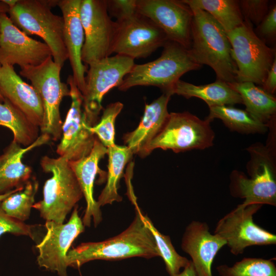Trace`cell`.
Here are the masks:
<instances>
[{
	"mask_svg": "<svg viewBox=\"0 0 276 276\" xmlns=\"http://www.w3.org/2000/svg\"><path fill=\"white\" fill-rule=\"evenodd\" d=\"M135 215L129 226L119 235L106 240L82 243L69 250L66 256L67 266L75 268L95 260H113L139 257H159L155 239L145 224L136 201Z\"/></svg>",
	"mask_w": 276,
	"mask_h": 276,
	"instance_id": "cell-1",
	"label": "cell"
},
{
	"mask_svg": "<svg viewBox=\"0 0 276 276\" xmlns=\"http://www.w3.org/2000/svg\"><path fill=\"white\" fill-rule=\"evenodd\" d=\"M191 9L193 18L188 50L190 56L197 63L211 67L216 74V80L228 84L236 82L237 68L226 33L208 13Z\"/></svg>",
	"mask_w": 276,
	"mask_h": 276,
	"instance_id": "cell-2",
	"label": "cell"
},
{
	"mask_svg": "<svg viewBox=\"0 0 276 276\" xmlns=\"http://www.w3.org/2000/svg\"><path fill=\"white\" fill-rule=\"evenodd\" d=\"M250 159L246 165L248 177L234 170L229 178L232 196L243 199L245 205H276V170L273 147L256 143L246 149Z\"/></svg>",
	"mask_w": 276,
	"mask_h": 276,
	"instance_id": "cell-3",
	"label": "cell"
},
{
	"mask_svg": "<svg viewBox=\"0 0 276 276\" xmlns=\"http://www.w3.org/2000/svg\"><path fill=\"white\" fill-rule=\"evenodd\" d=\"M201 67L192 59L188 50L168 41L158 58L144 64H135L118 88L126 91L136 86H153L172 96L175 84L183 75Z\"/></svg>",
	"mask_w": 276,
	"mask_h": 276,
	"instance_id": "cell-4",
	"label": "cell"
},
{
	"mask_svg": "<svg viewBox=\"0 0 276 276\" xmlns=\"http://www.w3.org/2000/svg\"><path fill=\"white\" fill-rule=\"evenodd\" d=\"M42 170L50 173L43 189V198L33 208L39 211L46 221L63 223L67 215L81 199L83 195L68 161L59 156H43L40 162Z\"/></svg>",
	"mask_w": 276,
	"mask_h": 276,
	"instance_id": "cell-5",
	"label": "cell"
},
{
	"mask_svg": "<svg viewBox=\"0 0 276 276\" xmlns=\"http://www.w3.org/2000/svg\"><path fill=\"white\" fill-rule=\"evenodd\" d=\"M58 1L18 0L10 8L9 18L26 34L41 37L50 48L54 61L61 67L68 59L63 40L64 20L51 8Z\"/></svg>",
	"mask_w": 276,
	"mask_h": 276,
	"instance_id": "cell-6",
	"label": "cell"
},
{
	"mask_svg": "<svg viewBox=\"0 0 276 276\" xmlns=\"http://www.w3.org/2000/svg\"><path fill=\"white\" fill-rule=\"evenodd\" d=\"M211 122L188 111L169 113L160 131L139 155L144 157L157 148L175 153L208 148L213 145L215 137Z\"/></svg>",
	"mask_w": 276,
	"mask_h": 276,
	"instance_id": "cell-7",
	"label": "cell"
},
{
	"mask_svg": "<svg viewBox=\"0 0 276 276\" xmlns=\"http://www.w3.org/2000/svg\"><path fill=\"white\" fill-rule=\"evenodd\" d=\"M61 68L51 56L38 65L21 68L19 72L31 81L41 99L43 108L41 134L49 135L55 141L60 140L62 135L60 104L63 98L70 97V87L61 81Z\"/></svg>",
	"mask_w": 276,
	"mask_h": 276,
	"instance_id": "cell-8",
	"label": "cell"
},
{
	"mask_svg": "<svg viewBox=\"0 0 276 276\" xmlns=\"http://www.w3.org/2000/svg\"><path fill=\"white\" fill-rule=\"evenodd\" d=\"M226 34L237 68L236 82L261 86L276 58L275 49L261 39L247 21Z\"/></svg>",
	"mask_w": 276,
	"mask_h": 276,
	"instance_id": "cell-9",
	"label": "cell"
},
{
	"mask_svg": "<svg viewBox=\"0 0 276 276\" xmlns=\"http://www.w3.org/2000/svg\"><path fill=\"white\" fill-rule=\"evenodd\" d=\"M111 45V54L135 58H146L169 41L163 30L137 11L118 19Z\"/></svg>",
	"mask_w": 276,
	"mask_h": 276,
	"instance_id": "cell-10",
	"label": "cell"
},
{
	"mask_svg": "<svg viewBox=\"0 0 276 276\" xmlns=\"http://www.w3.org/2000/svg\"><path fill=\"white\" fill-rule=\"evenodd\" d=\"M262 206L240 204L217 222L214 233L225 241L233 255L242 254L247 247L252 246L276 244V235L254 221V216Z\"/></svg>",
	"mask_w": 276,
	"mask_h": 276,
	"instance_id": "cell-11",
	"label": "cell"
},
{
	"mask_svg": "<svg viewBox=\"0 0 276 276\" xmlns=\"http://www.w3.org/2000/svg\"><path fill=\"white\" fill-rule=\"evenodd\" d=\"M135 64L134 59L116 54L88 65L82 94L85 112L94 125L99 121L103 109L104 96L112 88L119 87Z\"/></svg>",
	"mask_w": 276,
	"mask_h": 276,
	"instance_id": "cell-12",
	"label": "cell"
},
{
	"mask_svg": "<svg viewBox=\"0 0 276 276\" xmlns=\"http://www.w3.org/2000/svg\"><path fill=\"white\" fill-rule=\"evenodd\" d=\"M67 83L72 101L62 124L61 137L57 146L56 152L59 156L70 162L88 155L97 137L90 130L94 124L84 110L82 93L72 75H69Z\"/></svg>",
	"mask_w": 276,
	"mask_h": 276,
	"instance_id": "cell-13",
	"label": "cell"
},
{
	"mask_svg": "<svg viewBox=\"0 0 276 276\" xmlns=\"http://www.w3.org/2000/svg\"><path fill=\"white\" fill-rule=\"evenodd\" d=\"M80 13L84 34L81 59L89 65L112 54L116 24L109 17L107 1L81 0Z\"/></svg>",
	"mask_w": 276,
	"mask_h": 276,
	"instance_id": "cell-14",
	"label": "cell"
},
{
	"mask_svg": "<svg viewBox=\"0 0 276 276\" xmlns=\"http://www.w3.org/2000/svg\"><path fill=\"white\" fill-rule=\"evenodd\" d=\"M46 233L36 245L37 262L39 267L56 272L58 276H68L66 256L76 238L84 231L85 226L75 206L66 223L46 221Z\"/></svg>",
	"mask_w": 276,
	"mask_h": 276,
	"instance_id": "cell-15",
	"label": "cell"
},
{
	"mask_svg": "<svg viewBox=\"0 0 276 276\" xmlns=\"http://www.w3.org/2000/svg\"><path fill=\"white\" fill-rule=\"evenodd\" d=\"M136 2L137 11L160 28L169 41L190 49L193 13L182 0H136Z\"/></svg>",
	"mask_w": 276,
	"mask_h": 276,
	"instance_id": "cell-16",
	"label": "cell"
},
{
	"mask_svg": "<svg viewBox=\"0 0 276 276\" xmlns=\"http://www.w3.org/2000/svg\"><path fill=\"white\" fill-rule=\"evenodd\" d=\"M52 56L49 46L35 40L14 25L6 13L0 14V64L20 68L36 66Z\"/></svg>",
	"mask_w": 276,
	"mask_h": 276,
	"instance_id": "cell-17",
	"label": "cell"
},
{
	"mask_svg": "<svg viewBox=\"0 0 276 276\" xmlns=\"http://www.w3.org/2000/svg\"><path fill=\"white\" fill-rule=\"evenodd\" d=\"M226 244L223 238L211 233L206 222L192 220L183 232L181 247L190 257L196 276H213L214 259Z\"/></svg>",
	"mask_w": 276,
	"mask_h": 276,
	"instance_id": "cell-18",
	"label": "cell"
},
{
	"mask_svg": "<svg viewBox=\"0 0 276 276\" xmlns=\"http://www.w3.org/2000/svg\"><path fill=\"white\" fill-rule=\"evenodd\" d=\"M81 3V0H60L58 1L57 6L61 11L64 20L63 40L73 71L72 76L82 94L87 68L81 59L84 34L80 18Z\"/></svg>",
	"mask_w": 276,
	"mask_h": 276,
	"instance_id": "cell-19",
	"label": "cell"
},
{
	"mask_svg": "<svg viewBox=\"0 0 276 276\" xmlns=\"http://www.w3.org/2000/svg\"><path fill=\"white\" fill-rule=\"evenodd\" d=\"M0 94L40 128L43 119L41 99L33 86L25 82L17 74L13 66L1 65Z\"/></svg>",
	"mask_w": 276,
	"mask_h": 276,
	"instance_id": "cell-20",
	"label": "cell"
},
{
	"mask_svg": "<svg viewBox=\"0 0 276 276\" xmlns=\"http://www.w3.org/2000/svg\"><path fill=\"white\" fill-rule=\"evenodd\" d=\"M107 152V148L97 137L88 155L76 160L68 161L86 201V207L82 219L85 226H90L93 219L96 227L102 220L100 206L94 197V187L96 175L101 172L99 162Z\"/></svg>",
	"mask_w": 276,
	"mask_h": 276,
	"instance_id": "cell-21",
	"label": "cell"
},
{
	"mask_svg": "<svg viewBox=\"0 0 276 276\" xmlns=\"http://www.w3.org/2000/svg\"><path fill=\"white\" fill-rule=\"evenodd\" d=\"M50 140L49 135L41 134L27 147L12 141L4 149L0 155V195L25 187L31 179L32 169L23 163L24 155L36 147L48 144Z\"/></svg>",
	"mask_w": 276,
	"mask_h": 276,
	"instance_id": "cell-22",
	"label": "cell"
},
{
	"mask_svg": "<svg viewBox=\"0 0 276 276\" xmlns=\"http://www.w3.org/2000/svg\"><path fill=\"white\" fill-rule=\"evenodd\" d=\"M171 96L163 93L151 103L146 104L137 127L123 136L125 146L133 154L139 155L163 128L169 115L168 104Z\"/></svg>",
	"mask_w": 276,
	"mask_h": 276,
	"instance_id": "cell-23",
	"label": "cell"
},
{
	"mask_svg": "<svg viewBox=\"0 0 276 276\" xmlns=\"http://www.w3.org/2000/svg\"><path fill=\"white\" fill-rule=\"evenodd\" d=\"M172 94L186 99L199 98L204 101L209 107L243 104L240 95L228 83L219 80L210 84L196 85L179 80L175 84Z\"/></svg>",
	"mask_w": 276,
	"mask_h": 276,
	"instance_id": "cell-24",
	"label": "cell"
},
{
	"mask_svg": "<svg viewBox=\"0 0 276 276\" xmlns=\"http://www.w3.org/2000/svg\"><path fill=\"white\" fill-rule=\"evenodd\" d=\"M241 96L245 110L268 127L275 123L276 99L251 82L228 84Z\"/></svg>",
	"mask_w": 276,
	"mask_h": 276,
	"instance_id": "cell-25",
	"label": "cell"
},
{
	"mask_svg": "<svg viewBox=\"0 0 276 276\" xmlns=\"http://www.w3.org/2000/svg\"><path fill=\"white\" fill-rule=\"evenodd\" d=\"M108 171L106 173V183L98 197L97 202L101 207L120 202L122 197L118 193L119 181L124 168L133 155L126 146L114 145L107 148Z\"/></svg>",
	"mask_w": 276,
	"mask_h": 276,
	"instance_id": "cell-26",
	"label": "cell"
},
{
	"mask_svg": "<svg viewBox=\"0 0 276 276\" xmlns=\"http://www.w3.org/2000/svg\"><path fill=\"white\" fill-rule=\"evenodd\" d=\"M191 9L203 10L211 15L228 32L240 26L244 21L236 0H182Z\"/></svg>",
	"mask_w": 276,
	"mask_h": 276,
	"instance_id": "cell-27",
	"label": "cell"
},
{
	"mask_svg": "<svg viewBox=\"0 0 276 276\" xmlns=\"http://www.w3.org/2000/svg\"><path fill=\"white\" fill-rule=\"evenodd\" d=\"M0 126L11 130L13 134V141L24 147L31 145L39 136V127L5 99L0 103Z\"/></svg>",
	"mask_w": 276,
	"mask_h": 276,
	"instance_id": "cell-28",
	"label": "cell"
},
{
	"mask_svg": "<svg viewBox=\"0 0 276 276\" xmlns=\"http://www.w3.org/2000/svg\"><path fill=\"white\" fill-rule=\"evenodd\" d=\"M206 118L211 121L219 119L230 130L244 134H263L269 129L267 125L253 118L245 110L233 106L210 107Z\"/></svg>",
	"mask_w": 276,
	"mask_h": 276,
	"instance_id": "cell-29",
	"label": "cell"
},
{
	"mask_svg": "<svg viewBox=\"0 0 276 276\" xmlns=\"http://www.w3.org/2000/svg\"><path fill=\"white\" fill-rule=\"evenodd\" d=\"M39 183L34 178L30 179L24 188L16 192L1 202L2 209L9 216L24 222L30 217L35 203V197Z\"/></svg>",
	"mask_w": 276,
	"mask_h": 276,
	"instance_id": "cell-30",
	"label": "cell"
},
{
	"mask_svg": "<svg viewBox=\"0 0 276 276\" xmlns=\"http://www.w3.org/2000/svg\"><path fill=\"white\" fill-rule=\"evenodd\" d=\"M142 217L155 239L159 257L163 259L169 275L174 276L178 274L181 269H183L189 263L190 260L176 251L170 237L160 233L147 216L143 214Z\"/></svg>",
	"mask_w": 276,
	"mask_h": 276,
	"instance_id": "cell-31",
	"label": "cell"
},
{
	"mask_svg": "<svg viewBox=\"0 0 276 276\" xmlns=\"http://www.w3.org/2000/svg\"><path fill=\"white\" fill-rule=\"evenodd\" d=\"M216 270L220 276H276L273 261L260 258H244L232 266L219 265Z\"/></svg>",
	"mask_w": 276,
	"mask_h": 276,
	"instance_id": "cell-32",
	"label": "cell"
},
{
	"mask_svg": "<svg viewBox=\"0 0 276 276\" xmlns=\"http://www.w3.org/2000/svg\"><path fill=\"white\" fill-rule=\"evenodd\" d=\"M123 108V104L120 102L107 105L103 109L100 121L90 128V131L107 148L116 144L115 122Z\"/></svg>",
	"mask_w": 276,
	"mask_h": 276,
	"instance_id": "cell-33",
	"label": "cell"
},
{
	"mask_svg": "<svg viewBox=\"0 0 276 276\" xmlns=\"http://www.w3.org/2000/svg\"><path fill=\"white\" fill-rule=\"evenodd\" d=\"M239 7L244 20L258 26L269 10L267 0L239 1Z\"/></svg>",
	"mask_w": 276,
	"mask_h": 276,
	"instance_id": "cell-34",
	"label": "cell"
},
{
	"mask_svg": "<svg viewBox=\"0 0 276 276\" xmlns=\"http://www.w3.org/2000/svg\"><path fill=\"white\" fill-rule=\"evenodd\" d=\"M36 225H29L8 215L2 209L0 202V237L6 233L27 236L35 240Z\"/></svg>",
	"mask_w": 276,
	"mask_h": 276,
	"instance_id": "cell-35",
	"label": "cell"
},
{
	"mask_svg": "<svg viewBox=\"0 0 276 276\" xmlns=\"http://www.w3.org/2000/svg\"><path fill=\"white\" fill-rule=\"evenodd\" d=\"M255 32L266 43L273 42L276 37V5L269 8L268 12L261 23L257 26Z\"/></svg>",
	"mask_w": 276,
	"mask_h": 276,
	"instance_id": "cell-36",
	"label": "cell"
},
{
	"mask_svg": "<svg viewBox=\"0 0 276 276\" xmlns=\"http://www.w3.org/2000/svg\"><path fill=\"white\" fill-rule=\"evenodd\" d=\"M136 0L107 1L108 13L117 19L132 15L137 12Z\"/></svg>",
	"mask_w": 276,
	"mask_h": 276,
	"instance_id": "cell-37",
	"label": "cell"
},
{
	"mask_svg": "<svg viewBox=\"0 0 276 276\" xmlns=\"http://www.w3.org/2000/svg\"><path fill=\"white\" fill-rule=\"evenodd\" d=\"M265 91L273 95L276 91V58L268 72L265 79L260 86Z\"/></svg>",
	"mask_w": 276,
	"mask_h": 276,
	"instance_id": "cell-38",
	"label": "cell"
},
{
	"mask_svg": "<svg viewBox=\"0 0 276 276\" xmlns=\"http://www.w3.org/2000/svg\"><path fill=\"white\" fill-rule=\"evenodd\" d=\"M174 276H196L193 265L190 261L189 263L178 274Z\"/></svg>",
	"mask_w": 276,
	"mask_h": 276,
	"instance_id": "cell-39",
	"label": "cell"
},
{
	"mask_svg": "<svg viewBox=\"0 0 276 276\" xmlns=\"http://www.w3.org/2000/svg\"><path fill=\"white\" fill-rule=\"evenodd\" d=\"M24 188H24H17V189H14V190L10 191L8 193H7L3 194V195H0V202H2V201H3L4 199H5L6 198H7L8 196H9L11 194H13V193H15L16 192L22 190Z\"/></svg>",
	"mask_w": 276,
	"mask_h": 276,
	"instance_id": "cell-40",
	"label": "cell"
},
{
	"mask_svg": "<svg viewBox=\"0 0 276 276\" xmlns=\"http://www.w3.org/2000/svg\"><path fill=\"white\" fill-rule=\"evenodd\" d=\"M10 7L4 3L2 0L0 1V14L8 13Z\"/></svg>",
	"mask_w": 276,
	"mask_h": 276,
	"instance_id": "cell-41",
	"label": "cell"
},
{
	"mask_svg": "<svg viewBox=\"0 0 276 276\" xmlns=\"http://www.w3.org/2000/svg\"><path fill=\"white\" fill-rule=\"evenodd\" d=\"M4 3L7 4L10 8L16 5L18 0H2Z\"/></svg>",
	"mask_w": 276,
	"mask_h": 276,
	"instance_id": "cell-42",
	"label": "cell"
},
{
	"mask_svg": "<svg viewBox=\"0 0 276 276\" xmlns=\"http://www.w3.org/2000/svg\"><path fill=\"white\" fill-rule=\"evenodd\" d=\"M1 67V65L0 64V68ZM4 101V99L0 94V103H3Z\"/></svg>",
	"mask_w": 276,
	"mask_h": 276,
	"instance_id": "cell-43",
	"label": "cell"
}]
</instances>
